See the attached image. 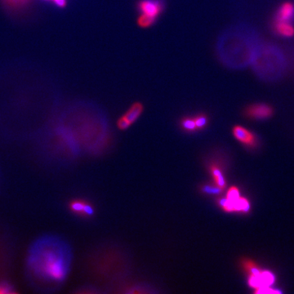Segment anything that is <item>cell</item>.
Segmentation results:
<instances>
[{
  "label": "cell",
  "mask_w": 294,
  "mask_h": 294,
  "mask_svg": "<svg viewBox=\"0 0 294 294\" xmlns=\"http://www.w3.org/2000/svg\"><path fill=\"white\" fill-rule=\"evenodd\" d=\"M68 271L66 250L60 239L47 235L32 244L27 256V274L34 287L53 291L65 281Z\"/></svg>",
  "instance_id": "cell-1"
},
{
  "label": "cell",
  "mask_w": 294,
  "mask_h": 294,
  "mask_svg": "<svg viewBox=\"0 0 294 294\" xmlns=\"http://www.w3.org/2000/svg\"><path fill=\"white\" fill-rule=\"evenodd\" d=\"M137 7L142 14L158 18L164 12L165 5L164 0H139Z\"/></svg>",
  "instance_id": "cell-2"
},
{
  "label": "cell",
  "mask_w": 294,
  "mask_h": 294,
  "mask_svg": "<svg viewBox=\"0 0 294 294\" xmlns=\"http://www.w3.org/2000/svg\"><path fill=\"white\" fill-rule=\"evenodd\" d=\"M275 275L268 270H261L255 275H249L248 284L249 287L258 289L262 287H270L275 283Z\"/></svg>",
  "instance_id": "cell-3"
},
{
  "label": "cell",
  "mask_w": 294,
  "mask_h": 294,
  "mask_svg": "<svg viewBox=\"0 0 294 294\" xmlns=\"http://www.w3.org/2000/svg\"><path fill=\"white\" fill-rule=\"evenodd\" d=\"M245 113L249 118L264 119L272 116L273 110L266 104H253L252 106H248Z\"/></svg>",
  "instance_id": "cell-4"
},
{
  "label": "cell",
  "mask_w": 294,
  "mask_h": 294,
  "mask_svg": "<svg viewBox=\"0 0 294 294\" xmlns=\"http://www.w3.org/2000/svg\"><path fill=\"white\" fill-rule=\"evenodd\" d=\"M233 135L237 140L248 147H253L256 144L255 136L247 128L240 125H235L232 130Z\"/></svg>",
  "instance_id": "cell-5"
},
{
  "label": "cell",
  "mask_w": 294,
  "mask_h": 294,
  "mask_svg": "<svg viewBox=\"0 0 294 294\" xmlns=\"http://www.w3.org/2000/svg\"><path fill=\"white\" fill-rule=\"evenodd\" d=\"M70 208L76 214L85 217H91L94 212L92 205L83 200H74L70 204Z\"/></svg>",
  "instance_id": "cell-6"
},
{
  "label": "cell",
  "mask_w": 294,
  "mask_h": 294,
  "mask_svg": "<svg viewBox=\"0 0 294 294\" xmlns=\"http://www.w3.org/2000/svg\"><path fill=\"white\" fill-rule=\"evenodd\" d=\"M294 17V4L291 2H284L277 11L275 20L291 22Z\"/></svg>",
  "instance_id": "cell-7"
},
{
  "label": "cell",
  "mask_w": 294,
  "mask_h": 294,
  "mask_svg": "<svg viewBox=\"0 0 294 294\" xmlns=\"http://www.w3.org/2000/svg\"><path fill=\"white\" fill-rule=\"evenodd\" d=\"M274 27H275V31L281 36L290 38L294 35V27L291 24V22L275 20Z\"/></svg>",
  "instance_id": "cell-8"
},
{
  "label": "cell",
  "mask_w": 294,
  "mask_h": 294,
  "mask_svg": "<svg viewBox=\"0 0 294 294\" xmlns=\"http://www.w3.org/2000/svg\"><path fill=\"white\" fill-rule=\"evenodd\" d=\"M143 110H144V106H143V103L135 102L129 107L123 116L130 122L131 124H133L142 115Z\"/></svg>",
  "instance_id": "cell-9"
},
{
  "label": "cell",
  "mask_w": 294,
  "mask_h": 294,
  "mask_svg": "<svg viewBox=\"0 0 294 294\" xmlns=\"http://www.w3.org/2000/svg\"><path fill=\"white\" fill-rule=\"evenodd\" d=\"M210 171L212 174V177L214 179L216 186H218L222 190H224L227 187V182H226L222 170L217 165L213 164V165L210 167Z\"/></svg>",
  "instance_id": "cell-10"
},
{
  "label": "cell",
  "mask_w": 294,
  "mask_h": 294,
  "mask_svg": "<svg viewBox=\"0 0 294 294\" xmlns=\"http://www.w3.org/2000/svg\"><path fill=\"white\" fill-rule=\"evenodd\" d=\"M233 208L234 212L247 213L250 209V204L246 198L240 196L238 200L233 202Z\"/></svg>",
  "instance_id": "cell-11"
},
{
  "label": "cell",
  "mask_w": 294,
  "mask_h": 294,
  "mask_svg": "<svg viewBox=\"0 0 294 294\" xmlns=\"http://www.w3.org/2000/svg\"><path fill=\"white\" fill-rule=\"evenodd\" d=\"M180 124H181V128L186 132L193 133V132L197 131L194 117H184L181 118Z\"/></svg>",
  "instance_id": "cell-12"
},
{
  "label": "cell",
  "mask_w": 294,
  "mask_h": 294,
  "mask_svg": "<svg viewBox=\"0 0 294 294\" xmlns=\"http://www.w3.org/2000/svg\"><path fill=\"white\" fill-rule=\"evenodd\" d=\"M157 18L148 15L141 14L138 17V24L142 28H149L156 22Z\"/></svg>",
  "instance_id": "cell-13"
},
{
  "label": "cell",
  "mask_w": 294,
  "mask_h": 294,
  "mask_svg": "<svg viewBox=\"0 0 294 294\" xmlns=\"http://www.w3.org/2000/svg\"><path fill=\"white\" fill-rule=\"evenodd\" d=\"M195 122H196V128H197V131L203 130L207 127L208 124V117H207L205 114L201 113L199 114L197 116L194 117Z\"/></svg>",
  "instance_id": "cell-14"
},
{
  "label": "cell",
  "mask_w": 294,
  "mask_h": 294,
  "mask_svg": "<svg viewBox=\"0 0 294 294\" xmlns=\"http://www.w3.org/2000/svg\"><path fill=\"white\" fill-rule=\"evenodd\" d=\"M242 265H243V268L246 270V272H248L249 275H255L262 270L258 265H256V263L250 260L244 261L242 263Z\"/></svg>",
  "instance_id": "cell-15"
},
{
  "label": "cell",
  "mask_w": 294,
  "mask_h": 294,
  "mask_svg": "<svg viewBox=\"0 0 294 294\" xmlns=\"http://www.w3.org/2000/svg\"><path fill=\"white\" fill-rule=\"evenodd\" d=\"M239 197H240V193H239V189L235 187V186H232L228 190L227 195V200L232 201V202H235Z\"/></svg>",
  "instance_id": "cell-16"
},
{
  "label": "cell",
  "mask_w": 294,
  "mask_h": 294,
  "mask_svg": "<svg viewBox=\"0 0 294 294\" xmlns=\"http://www.w3.org/2000/svg\"><path fill=\"white\" fill-rule=\"evenodd\" d=\"M222 191L223 190L217 186H212L210 185H205L202 187L203 192L207 194V195H217V194L221 193Z\"/></svg>",
  "instance_id": "cell-17"
},
{
  "label": "cell",
  "mask_w": 294,
  "mask_h": 294,
  "mask_svg": "<svg viewBox=\"0 0 294 294\" xmlns=\"http://www.w3.org/2000/svg\"><path fill=\"white\" fill-rule=\"evenodd\" d=\"M255 294H281V291L280 290H272L270 287H262L258 288L257 290H255Z\"/></svg>",
  "instance_id": "cell-18"
},
{
  "label": "cell",
  "mask_w": 294,
  "mask_h": 294,
  "mask_svg": "<svg viewBox=\"0 0 294 294\" xmlns=\"http://www.w3.org/2000/svg\"><path fill=\"white\" fill-rule=\"evenodd\" d=\"M117 125H118V128L120 130H125L127 128H129L132 124H131L130 122L124 116H122V117L118 118V122H117Z\"/></svg>",
  "instance_id": "cell-19"
},
{
  "label": "cell",
  "mask_w": 294,
  "mask_h": 294,
  "mask_svg": "<svg viewBox=\"0 0 294 294\" xmlns=\"http://www.w3.org/2000/svg\"><path fill=\"white\" fill-rule=\"evenodd\" d=\"M13 292V288L7 283H1L0 284V294H9Z\"/></svg>",
  "instance_id": "cell-20"
},
{
  "label": "cell",
  "mask_w": 294,
  "mask_h": 294,
  "mask_svg": "<svg viewBox=\"0 0 294 294\" xmlns=\"http://www.w3.org/2000/svg\"><path fill=\"white\" fill-rule=\"evenodd\" d=\"M58 5H60V6H64L65 3V0H54Z\"/></svg>",
  "instance_id": "cell-21"
}]
</instances>
